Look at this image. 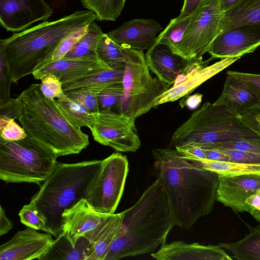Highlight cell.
Returning <instances> with one entry per match:
<instances>
[{
	"label": "cell",
	"mask_w": 260,
	"mask_h": 260,
	"mask_svg": "<svg viewBox=\"0 0 260 260\" xmlns=\"http://www.w3.org/2000/svg\"><path fill=\"white\" fill-rule=\"evenodd\" d=\"M57 157L51 149L29 136L13 141L0 137V179L41 185L51 173Z\"/></svg>",
	"instance_id": "7"
},
{
	"label": "cell",
	"mask_w": 260,
	"mask_h": 260,
	"mask_svg": "<svg viewBox=\"0 0 260 260\" xmlns=\"http://www.w3.org/2000/svg\"><path fill=\"white\" fill-rule=\"evenodd\" d=\"M249 234L237 241L220 243L218 245L232 254L238 260H260V224L252 226L245 223Z\"/></svg>",
	"instance_id": "25"
},
{
	"label": "cell",
	"mask_w": 260,
	"mask_h": 260,
	"mask_svg": "<svg viewBox=\"0 0 260 260\" xmlns=\"http://www.w3.org/2000/svg\"><path fill=\"white\" fill-rule=\"evenodd\" d=\"M260 188V176H219L217 200L236 212L255 210L246 203V199Z\"/></svg>",
	"instance_id": "16"
},
{
	"label": "cell",
	"mask_w": 260,
	"mask_h": 260,
	"mask_svg": "<svg viewBox=\"0 0 260 260\" xmlns=\"http://www.w3.org/2000/svg\"><path fill=\"white\" fill-rule=\"evenodd\" d=\"M120 113L136 119L155 107L170 85L153 77L142 51L127 49Z\"/></svg>",
	"instance_id": "8"
},
{
	"label": "cell",
	"mask_w": 260,
	"mask_h": 260,
	"mask_svg": "<svg viewBox=\"0 0 260 260\" xmlns=\"http://www.w3.org/2000/svg\"><path fill=\"white\" fill-rule=\"evenodd\" d=\"M127 48L117 43L104 34L98 46L97 55L111 67H124Z\"/></svg>",
	"instance_id": "32"
},
{
	"label": "cell",
	"mask_w": 260,
	"mask_h": 260,
	"mask_svg": "<svg viewBox=\"0 0 260 260\" xmlns=\"http://www.w3.org/2000/svg\"><path fill=\"white\" fill-rule=\"evenodd\" d=\"M145 56L150 71L170 86L193 60L187 59L174 53L169 46L156 43L147 50Z\"/></svg>",
	"instance_id": "20"
},
{
	"label": "cell",
	"mask_w": 260,
	"mask_h": 260,
	"mask_svg": "<svg viewBox=\"0 0 260 260\" xmlns=\"http://www.w3.org/2000/svg\"><path fill=\"white\" fill-rule=\"evenodd\" d=\"M94 140L120 152H135L141 141L135 124L136 119L112 111L92 112Z\"/></svg>",
	"instance_id": "11"
},
{
	"label": "cell",
	"mask_w": 260,
	"mask_h": 260,
	"mask_svg": "<svg viewBox=\"0 0 260 260\" xmlns=\"http://www.w3.org/2000/svg\"><path fill=\"white\" fill-rule=\"evenodd\" d=\"M112 214L94 210L85 199H83L62 213L63 230L74 246L82 236L91 238Z\"/></svg>",
	"instance_id": "15"
},
{
	"label": "cell",
	"mask_w": 260,
	"mask_h": 260,
	"mask_svg": "<svg viewBox=\"0 0 260 260\" xmlns=\"http://www.w3.org/2000/svg\"><path fill=\"white\" fill-rule=\"evenodd\" d=\"M94 242L85 236L81 237L75 246L70 241L64 231L54 240L47 254L42 260H88Z\"/></svg>",
	"instance_id": "23"
},
{
	"label": "cell",
	"mask_w": 260,
	"mask_h": 260,
	"mask_svg": "<svg viewBox=\"0 0 260 260\" xmlns=\"http://www.w3.org/2000/svg\"><path fill=\"white\" fill-rule=\"evenodd\" d=\"M203 149L206 153V158L218 161H229V158L226 156L216 150L209 149Z\"/></svg>",
	"instance_id": "49"
},
{
	"label": "cell",
	"mask_w": 260,
	"mask_h": 260,
	"mask_svg": "<svg viewBox=\"0 0 260 260\" xmlns=\"http://www.w3.org/2000/svg\"><path fill=\"white\" fill-rule=\"evenodd\" d=\"M214 104L224 106L231 113L238 117L260 106V102L248 87L241 80L229 75L220 96Z\"/></svg>",
	"instance_id": "21"
},
{
	"label": "cell",
	"mask_w": 260,
	"mask_h": 260,
	"mask_svg": "<svg viewBox=\"0 0 260 260\" xmlns=\"http://www.w3.org/2000/svg\"><path fill=\"white\" fill-rule=\"evenodd\" d=\"M193 13L186 16L179 15L171 19L167 27L156 37L155 43L166 45L177 54L178 47Z\"/></svg>",
	"instance_id": "31"
},
{
	"label": "cell",
	"mask_w": 260,
	"mask_h": 260,
	"mask_svg": "<svg viewBox=\"0 0 260 260\" xmlns=\"http://www.w3.org/2000/svg\"><path fill=\"white\" fill-rule=\"evenodd\" d=\"M23 112L19 120L27 136L51 149L57 156L79 153L89 144L88 136L72 123L57 101L33 84L19 95Z\"/></svg>",
	"instance_id": "5"
},
{
	"label": "cell",
	"mask_w": 260,
	"mask_h": 260,
	"mask_svg": "<svg viewBox=\"0 0 260 260\" xmlns=\"http://www.w3.org/2000/svg\"><path fill=\"white\" fill-rule=\"evenodd\" d=\"M239 118L243 124L260 136V106L250 110Z\"/></svg>",
	"instance_id": "45"
},
{
	"label": "cell",
	"mask_w": 260,
	"mask_h": 260,
	"mask_svg": "<svg viewBox=\"0 0 260 260\" xmlns=\"http://www.w3.org/2000/svg\"><path fill=\"white\" fill-rule=\"evenodd\" d=\"M104 88L90 87L79 88L65 92L69 98L84 105L91 113L99 111L98 96Z\"/></svg>",
	"instance_id": "36"
},
{
	"label": "cell",
	"mask_w": 260,
	"mask_h": 260,
	"mask_svg": "<svg viewBox=\"0 0 260 260\" xmlns=\"http://www.w3.org/2000/svg\"><path fill=\"white\" fill-rule=\"evenodd\" d=\"M49 233H40L27 226L19 231L0 246L1 260H42L54 240Z\"/></svg>",
	"instance_id": "14"
},
{
	"label": "cell",
	"mask_w": 260,
	"mask_h": 260,
	"mask_svg": "<svg viewBox=\"0 0 260 260\" xmlns=\"http://www.w3.org/2000/svg\"><path fill=\"white\" fill-rule=\"evenodd\" d=\"M128 173L127 157L113 153L102 160L101 167L90 185L85 199L95 211L114 214L122 197Z\"/></svg>",
	"instance_id": "9"
},
{
	"label": "cell",
	"mask_w": 260,
	"mask_h": 260,
	"mask_svg": "<svg viewBox=\"0 0 260 260\" xmlns=\"http://www.w3.org/2000/svg\"><path fill=\"white\" fill-rule=\"evenodd\" d=\"M260 154V139L242 140L212 145H201ZM197 145V146H201Z\"/></svg>",
	"instance_id": "42"
},
{
	"label": "cell",
	"mask_w": 260,
	"mask_h": 260,
	"mask_svg": "<svg viewBox=\"0 0 260 260\" xmlns=\"http://www.w3.org/2000/svg\"><path fill=\"white\" fill-rule=\"evenodd\" d=\"M253 139H260V136L243 124L239 117L224 106L206 102L175 130L171 144L175 148Z\"/></svg>",
	"instance_id": "6"
},
{
	"label": "cell",
	"mask_w": 260,
	"mask_h": 260,
	"mask_svg": "<svg viewBox=\"0 0 260 260\" xmlns=\"http://www.w3.org/2000/svg\"><path fill=\"white\" fill-rule=\"evenodd\" d=\"M122 212L121 228L105 260L152 253L166 242L175 225L165 188L158 178Z\"/></svg>",
	"instance_id": "2"
},
{
	"label": "cell",
	"mask_w": 260,
	"mask_h": 260,
	"mask_svg": "<svg viewBox=\"0 0 260 260\" xmlns=\"http://www.w3.org/2000/svg\"><path fill=\"white\" fill-rule=\"evenodd\" d=\"M123 218V214L121 212L114 214L109 219L96 240L88 260H105L110 247L121 228Z\"/></svg>",
	"instance_id": "28"
},
{
	"label": "cell",
	"mask_w": 260,
	"mask_h": 260,
	"mask_svg": "<svg viewBox=\"0 0 260 260\" xmlns=\"http://www.w3.org/2000/svg\"><path fill=\"white\" fill-rule=\"evenodd\" d=\"M179 102V105L182 107H186L190 109H194L197 108L202 102L203 95L196 93L191 95H186L182 97Z\"/></svg>",
	"instance_id": "46"
},
{
	"label": "cell",
	"mask_w": 260,
	"mask_h": 260,
	"mask_svg": "<svg viewBox=\"0 0 260 260\" xmlns=\"http://www.w3.org/2000/svg\"><path fill=\"white\" fill-rule=\"evenodd\" d=\"M223 15L219 0H205L193 13L177 54L189 60L202 58L218 35Z\"/></svg>",
	"instance_id": "10"
},
{
	"label": "cell",
	"mask_w": 260,
	"mask_h": 260,
	"mask_svg": "<svg viewBox=\"0 0 260 260\" xmlns=\"http://www.w3.org/2000/svg\"><path fill=\"white\" fill-rule=\"evenodd\" d=\"M240 0H219L221 11L224 13L234 7Z\"/></svg>",
	"instance_id": "51"
},
{
	"label": "cell",
	"mask_w": 260,
	"mask_h": 260,
	"mask_svg": "<svg viewBox=\"0 0 260 260\" xmlns=\"http://www.w3.org/2000/svg\"><path fill=\"white\" fill-rule=\"evenodd\" d=\"M101 164L99 160L73 164L56 161L51 173L29 203L45 222L43 231L55 238L63 233V212L85 199Z\"/></svg>",
	"instance_id": "4"
},
{
	"label": "cell",
	"mask_w": 260,
	"mask_h": 260,
	"mask_svg": "<svg viewBox=\"0 0 260 260\" xmlns=\"http://www.w3.org/2000/svg\"><path fill=\"white\" fill-rule=\"evenodd\" d=\"M124 67L111 68L93 75L77 80L62 83L63 91L83 88H104L112 84L122 81Z\"/></svg>",
	"instance_id": "27"
},
{
	"label": "cell",
	"mask_w": 260,
	"mask_h": 260,
	"mask_svg": "<svg viewBox=\"0 0 260 260\" xmlns=\"http://www.w3.org/2000/svg\"><path fill=\"white\" fill-rule=\"evenodd\" d=\"M104 35L101 27L94 21L92 22L88 25L86 32L63 58L98 56V46Z\"/></svg>",
	"instance_id": "29"
},
{
	"label": "cell",
	"mask_w": 260,
	"mask_h": 260,
	"mask_svg": "<svg viewBox=\"0 0 260 260\" xmlns=\"http://www.w3.org/2000/svg\"><path fill=\"white\" fill-rule=\"evenodd\" d=\"M226 74L243 82L260 102V74L229 71Z\"/></svg>",
	"instance_id": "43"
},
{
	"label": "cell",
	"mask_w": 260,
	"mask_h": 260,
	"mask_svg": "<svg viewBox=\"0 0 260 260\" xmlns=\"http://www.w3.org/2000/svg\"><path fill=\"white\" fill-rule=\"evenodd\" d=\"M154 168L167 192L175 225L189 229L212 212L219 176L182 156L176 149L152 150Z\"/></svg>",
	"instance_id": "1"
},
{
	"label": "cell",
	"mask_w": 260,
	"mask_h": 260,
	"mask_svg": "<svg viewBox=\"0 0 260 260\" xmlns=\"http://www.w3.org/2000/svg\"><path fill=\"white\" fill-rule=\"evenodd\" d=\"M205 0H184L180 16H186L193 13Z\"/></svg>",
	"instance_id": "47"
},
{
	"label": "cell",
	"mask_w": 260,
	"mask_h": 260,
	"mask_svg": "<svg viewBox=\"0 0 260 260\" xmlns=\"http://www.w3.org/2000/svg\"><path fill=\"white\" fill-rule=\"evenodd\" d=\"M246 203L254 209L260 211V188L250 196L246 199Z\"/></svg>",
	"instance_id": "50"
},
{
	"label": "cell",
	"mask_w": 260,
	"mask_h": 260,
	"mask_svg": "<svg viewBox=\"0 0 260 260\" xmlns=\"http://www.w3.org/2000/svg\"><path fill=\"white\" fill-rule=\"evenodd\" d=\"M13 82L4 49L0 45V104L9 101L10 88Z\"/></svg>",
	"instance_id": "38"
},
{
	"label": "cell",
	"mask_w": 260,
	"mask_h": 260,
	"mask_svg": "<svg viewBox=\"0 0 260 260\" xmlns=\"http://www.w3.org/2000/svg\"><path fill=\"white\" fill-rule=\"evenodd\" d=\"M87 26L88 25L82 26L73 31L66 37L60 42L53 53L41 62L34 71L39 70L49 64L62 59L79 40L86 32Z\"/></svg>",
	"instance_id": "35"
},
{
	"label": "cell",
	"mask_w": 260,
	"mask_h": 260,
	"mask_svg": "<svg viewBox=\"0 0 260 260\" xmlns=\"http://www.w3.org/2000/svg\"><path fill=\"white\" fill-rule=\"evenodd\" d=\"M13 227L12 222L7 217L4 209L0 206V236L8 233Z\"/></svg>",
	"instance_id": "48"
},
{
	"label": "cell",
	"mask_w": 260,
	"mask_h": 260,
	"mask_svg": "<svg viewBox=\"0 0 260 260\" xmlns=\"http://www.w3.org/2000/svg\"><path fill=\"white\" fill-rule=\"evenodd\" d=\"M198 146L203 149L216 150L226 156L229 158V161L249 164H260V154L206 145Z\"/></svg>",
	"instance_id": "39"
},
{
	"label": "cell",
	"mask_w": 260,
	"mask_h": 260,
	"mask_svg": "<svg viewBox=\"0 0 260 260\" xmlns=\"http://www.w3.org/2000/svg\"><path fill=\"white\" fill-rule=\"evenodd\" d=\"M58 106L67 119L79 128L86 126L92 128V113L82 104L67 96L57 100Z\"/></svg>",
	"instance_id": "30"
},
{
	"label": "cell",
	"mask_w": 260,
	"mask_h": 260,
	"mask_svg": "<svg viewBox=\"0 0 260 260\" xmlns=\"http://www.w3.org/2000/svg\"><path fill=\"white\" fill-rule=\"evenodd\" d=\"M19 215L22 223L37 230L43 231L45 222L30 204L24 205L20 211Z\"/></svg>",
	"instance_id": "41"
},
{
	"label": "cell",
	"mask_w": 260,
	"mask_h": 260,
	"mask_svg": "<svg viewBox=\"0 0 260 260\" xmlns=\"http://www.w3.org/2000/svg\"><path fill=\"white\" fill-rule=\"evenodd\" d=\"M96 19L89 10L77 11L52 21L42 22L0 40L13 82L32 74L48 58L60 42L73 31Z\"/></svg>",
	"instance_id": "3"
},
{
	"label": "cell",
	"mask_w": 260,
	"mask_h": 260,
	"mask_svg": "<svg viewBox=\"0 0 260 260\" xmlns=\"http://www.w3.org/2000/svg\"><path fill=\"white\" fill-rule=\"evenodd\" d=\"M41 89L47 98L61 99L66 96L62 89V83L58 77L54 74H47L40 79Z\"/></svg>",
	"instance_id": "40"
},
{
	"label": "cell",
	"mask_w": 260,
	"mask_h": 260,
	"mask_svg": "<svg viewBox=\"0 0 260 260\" xmlns=\"http://www.w3.org/2000/svg\"><path fill=\"white\" fill-rule=\"evenodd\" d=\"M23 104L19 95L15 99L0 104V130L15 119L20 120L22 115Z\"/></svg>",
	"instance_id": "37"
},
{
	"label": "cell",
	"mask_w": 260,
	"mask_h": 260,
	"mask_svg": "<svg viewBox=\"0 0 260 260\" xmlns=\"http://www.w3.org/2000/svg\"><path fill=\"white\" fill-rule=\"evenodd\" d=\"M157 260H232L218 245L187 243L181 241L164 243L159 249L151 254Z\"/></svg>",
	"instance_id": "19"
},
{
	"label": "cell",
	"mask_w": 260,
	"mask_h": 260,
	"mask_svg": "<svg viewBox=\"0 0 260 260\" xmlns=\"http://www.w3.org/2000/svg\"><path fill=\"white\" fill-rule=\"evenodd\" d=\"M162 27L152 19H135L109 32L108 36L120 45L138 50H147L155 43Z\"/></svg>",
	"instance_id": "18"
},
{
	"label": "cell",
	"mask_w": 260,
	"mask_h": 260,
	"mask_svg": "<svg viewBox=\"0 0 260 260\" xmlns=\"http://www.w3.org/2000/svg\"><path fill=\"white\" fill-rule=\"evenodd\" d=\"M260 23V0H240L223 13L219 34L247 24Z\"/></svg>",
	"instance_id": "24"
},
{
	"label": "cell",
	"mask_w": 260,
	"mask_h": 260,
	"mask_svg": "<svg viewBox=\"0 0 260 260\" xmlns=\"http://www.w3.org/2000/svg\"><path fill=\"white\" fill-rule=\"evenodd\" d=\"M250 214L254 218V219L260 223V211L255 210L252 211Z\"/></svg>",
	"instance_id": "52"
},
{
	"label": "cell",
	"mask_w": 260,
	"mask_h": 260,
	"mask_svg": "<svg viewBox=\"0 0 260 260\" xmlns=\"http://www.w3.org/2000/svg\"><path fill=\"white\" fill-rule=\"evenodd\" d=\"M27 134L22 127L12 120L0 130V137L7 141H13L22 139L26 137Z\"/></svg>",
	"instance_id": "44"
},
{
	"label": "cell",
	"mask_w": 260,
	"mask_h": 260,
	"mask_svg": "<svg viewBox=\"0 0 260 260\" xmlns=\"http://www.w3.org/2000/svg\"><path fill=\"white\" fill-rule=\"evenodd\" d=\"M126 0H81L82 6L92 11L100 21H115L120 16Z\"/></svg>",
	"instance_id": "33"
},
{
	"label": "cell",
	"mask_w": 260,
	"mask_h": 260,
	"mask_svg": "<svg viewBox=\"0 0 260 260\" xmlns=\"http://www.w3.org/2000/svg\"><path fill=\"white\" fill-rule=\"evenodd\" d=\"M187 159L203 168L216 173L219 176H260V164L218 161L207 158H189Z\"/></svg>",
	"instance_id": "26"
},
{
	"label": "cell",
	"mask_w": 260,
	"mask_h": 260,
	"mask_svg": "<svg viewBox=\"0 0 260 260\" xmlns=\"http://www.w3.org/2000/svg\"><path fill=\"white\" fill-rule=\"evenodd\" d=\"M260 46V23L236 26L219 34L208 53L213 58L241 57Z\"/></svg>",
	"instance_id": "12"
},
{
	"label": "cell",
	"mask_w": 260,
	"mask_h": 260,
	"mask_svg": "<svg viewBox=\"0 0 260 260\" xmlns=\"http://www.w3.org/2000/svg\"><path fill=\"white\" fill-rule=\"evenodd\" d=\"M111 68L98 56L62 58L33 72L35 79L40 80L47 74H54L62 83L91 76Z\"/></svg>",
	"instance_id": "17"
},
{
	"label": "cell",
	"mask_w": 260,
	"mask_h": 260,
	"mask_svg": "<svg viewBox=\"0 0 260 260\" xmlns=\"http://www.w3.org/2000/svg\"><path fill=\"white\" fill-rule=\"evenodd\" d=\"M123 87L122 82L112 84L103 88L98 96L100 111L120 113Z\"/></svg>",
	"instance_id": "34"
},
{
	"label": "cell",
	"mask_w": 260,
	"mask_h": 260,
	"mask_svg": "<svg viewBox=\"0 0 260 260\" xmlns=\"http://www.w3.org/2000/svg\"><path fill=\"white\" fill-rule=\"evenodd\" d=\"M53 10L44 0H0V21L7 31L24 30L38 21H46Z\"/></svg>",
	"instance_id": "13"
},
{
	"label": "cell",
	"mask_w": 260,
	"mask_h": 260,
	"mask_svg": "<svg viewBox=\"0 0 260 260\" xmlns=\"http://www.w3.org/2000/svg\"><path fill=\"white\" fill-rule=\"evenodd\" d=\"M227 58L210 66H206L189 76L183 82L173 85L157 99L155 107L164 103L175 101L189 94L197 87L216 74L240 58Z\"/></svg>",
	"instance_id": "22"
}]
</instances>
